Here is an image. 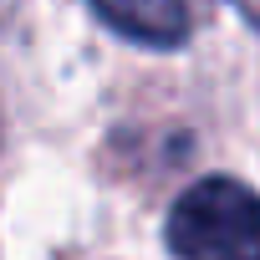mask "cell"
Returning a JSON list of instances; mask_svg holds the SVG:
<instances>
[{
	"label": "cell",
	"mask_w": 260,
	"mask_h": 260,
	"mask_svg": "<svg viewBox=\"0 0 260 260\" xmlns=\"http://www.w3.org/2000/svg\"><path fill=\"white\" fill-rule=\"evenodd\" d=\"M97 16L133 36L143 46H174L189 31V6L184 0H92Z\"/></svg>",
	"instance_id": "7a4b0ae2"
},
{
	"label": "cell",
	"mask_w": 260,
	"mask_h": 260,
	"mask_svg": "<svg viewBox=\"0 0 260 260\" xmlns=\"http://www.w3.org/2000/svg\"><path fill=\"white\" fill-rule=\"evenodd\" d=\"M169 250L179 260H260V194L230 174L189 184L169 209Z\"/></svg>",
	"instance_id": "6da1fadb"
}]
</instances>
